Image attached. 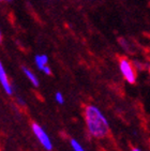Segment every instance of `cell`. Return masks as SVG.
Masks as SVG:
<instances>
[{"instance_id":"9c48e42d","label":"cell","mask_w":150,"mask_h":151,"mask_svg":"<svg viewBox=\"0 0 150 151\" xmlns=\"http://www.w3.org/2000/svg\"><path fill=\"white\" fill-rule=\"evenodd\" d=\"M16 103H17L19 106H22V107H25V106H26V101H25L22 96H17V98H16Z\"/></svg>"},{"instance_id":"6da1fadb","label":"cell","mask_w":150,"mask_h":151,"mask_svg":"<svg viewBox=\"0 0 150 151\" xmlns=\"http://www.w3.org/2000/svg\"><path fill=\"white\" fill-rule=\"evenodd\" d=\"M84 120L87 132L92 138L104 139L110 135V121L97 105L88 104L85 106Z\"/></svg>"},{"instance_id":"ba28073f","label":"cell","mask_w":150,"mask_h":151,"mask_svg":"<svg viewBox=\"0 0 150 151\" xmlns=\"http://www.w3.org/2000/svg\"><path fill=\"white\" fill-rule=\"evenodd\" d=\"M55 101L60 105L64 104V96L60 91H57V92L55 93Z\"/></svg>"},{"instance_id":"8fae6325","label":"cell","mask_w":150,"mask_h":151,"mask_svg":"<svg viewBox=\"0 0 150 151\" xmlns=\"http://www.w3.org/2000/svg\"><path fill=\"white\" fill-rule=\"evenodd\" d=\"M2 39H3V35H2V31H1V28H0V43L2 42Z\"/></svg>"},{"instance_id":"5bb4252c","label":"cell","mask_w":150,"mask_h":151,"mask_svg":"<svg viewBox=\"0 0 150 151\" xmlns=\"http://www.w3.org/2000/svg\"><path fill=\"white\" fill-rule=\"evenodd\" d=\"M0 1H3V0H0Z\"/></svg>"},{"instance_id":"277c9868","label":"cell","mask_w":150,"mask_h":151,"mask_svg":"<svg viewBox=\"0 0 150 151\" xmlns=\"http://www.w3.org/2000/svg\"><path fill=\"white\" fill-rule=\"evenodd\" d=\"M0 86L2 87V89L8 96H13L14 89H13V86H12L11 81H10L8 73L6 71V68H4L1 60H0Z\"/></svg>"},{"instance_id":"7c38bea8","label":"cell","mask_w":150,"mask_h":151,"mask_svg":"<svg viewBox=\"0 0 150 151\" xmlns=\"http://www.w3.org/2000/svg\"><path fill=\"white\" fill-rule=\"evenodd\" d=\"M3 1H6V2H12L13 0H3Z\"/></svg>"},{"instance_id":"52a82bcc","label":"cell","mask_w":150,"mask_h":151,"mask_svg":"<svg viewBox=\"0 0 150 151\" xmlns=\"http://www.w3.org/2000/svg\"><path fill=\"white\" fill-rule=\"evenodd\" d=\"M70 146H71L73 151H86V149L83 147V145L77 139H75V138H71L70 139Z\"/></svg>"},{"instance_id":"7a4b0ae2","label":"cell","mask_w":150,"mask_h":151,"mask_svg":"<svg viewBox=\"0 0 150 151\" xmlns=\"http://www.w3.org/2000/svg\"><path fill=\"white\" fill-rule=\"evenodd\" d=\"M118 67L124 81L130 85L135 84L137 81V72L133 64V61L128 59L127 57H121V58H119Z\"/></svg>"},{"instance_id":"4fadbf2b","label":"cell","mask_w":150,"mask_h":151,"mask_svg":"<svg viewBox=\"0 0 150 151\" xmlns=\"http://www.w3.org/2000/svg\"><path fill=\"white\" fill-rule=\"evenodd\" d=\"M148 72H149V74H150V64H149V67H148Z\"/></svg>"},{"instance_id":"30bf717a","label":"cell","mask_w":150,"mask_h":151,"mask_svg":"<svg viewBox=\"0 0 150 151\" xmlns=\"http://www.w3.org/2000/svg\"><path fill=\"white\" fill-rule=\"evenodd\" d=\"M130 151H144V150H141L139 147H132Z\"/></svg>"},{"instance_id":"9a60e30c","label":"cell","mask_w":150,"mask_h":151,"mask_svg":"<svg viewBox=\"0 0 150 151\" xmlns=\"http://www.w3.org/2000/svg\"><path fill=\"white\" fill-rule=\"evenodd\" d=\"M149 1H150V0H149Z\"/></svg>"},{"instance_id":"8992f818","label":"cell","mask_w":150,"mask_h":151,"mask_svg":"<svg viewBox=\"0 0 150 151\" xmlns=\"http://www.w3.org/2000/svg\"><path fill=\"white\" fill-rule=\"evenodd\" d=\"M22 71H23L24 75L26 76L27 79L31 83V85L33 86V87H39V86H40V81H39L38 76L35 75L33 71L30 70L28 67H25V65L22 67Z\"/></svg>"},{"instance_id":"3957f363","label":"cell","mask_w":150,"mask_h":151,"mask_svg":"<svg viewBox=\"0 0 150 151\" xmlns=\"http://www.w3.org/2000/svg\"><path fill=\"white\" fill-rule=\"evenodd\" d=\"M30 128H31V132L35 136L37 140L40 142V145L46 151H53V149H54L53 140L47 134V132L37 122H31Z\"/></svg>"},{"instance_id":"5b68a950","label":"cell","mask_w":150,"mask_h":151,"mask_svg":"<svg viewBox=\"0 0 150 151\" xmlns=\"http://www.w3.org/2000/svg\"><path fill=\"white\" fill-rule=\"evenodd\" d=\"M35 67L43 72L45 75H52V69L48 65V56L45 54H39L35 56Z\"/></svg>"}]
</instances>
